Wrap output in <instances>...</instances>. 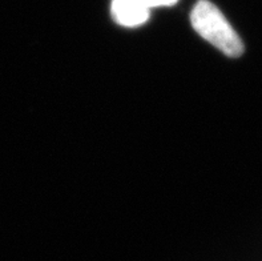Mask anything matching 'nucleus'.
Wrapping results in <instances>:
<instances>
[{
	"mask_svg": "<svg viewBox=\"0 0 262 261\" xmlns=\"http://www.w3.org/2000/svg\"><path fill=\"white\" fill-rule=\"evenodd\" d=\"M111 11L113 19L125 27L141 26L150 16V8L140 0H112Z\"/></svg>",
	"mask_w": 262,
	"mask_h": 261,
	"instance_id": "f03ea898",
	"label": "nucleus"
},
{
	"mask_svg": "<svg viewBox=\"0 0 262 261\" xmlns=\"http://www.w3.org/2000/svg\"><path fill=\"white\" fill-rule=\"evenodd\" d=\"M190 22L200 36L228 56L237 57L244 52V43L224 13L208 0H200L193 7Z\"/></svg>",
	"mask_w": 262,
	"mask_h": 261,
	"instance_id": "f257e3e1",
	"label": "nucleus"
},
{
	"mask_svg": "<svg viewBox=\"0 0 262 261\" xmlns=\"http://www.w3.org/2000/svg\"><path fill=\"white\" fill-rule=\"evenodd\" d=\"M141 3L145 4L148 8H155V7H168L177 3V0H140Z\"/></svg>",
	"mask_w": 262,
	"mask_h": 261,
	"instance_id": "7ed1b4c3",
	"label": "nucleus"
}]
</instances>
